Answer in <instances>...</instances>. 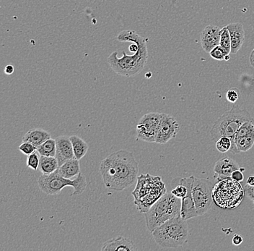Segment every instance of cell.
<instances>
[{"instance_id": "e0dca14e", "label": "cell", "mask_w": 254, "mask_h": 251, "mask_svg": "<svg viewBox=\"0 0 254 251\" xmlns=\"http://www.w3.org/2000/svg\"><path fill=\"white\" fill-rule=\"evenodd\" d=\"M240 167L237 162L230 157H224L216 162L214 167V171L216 175L222 178L231 177L232 173L236 169H239Z\"/></svg>"}, {"instance_id": "83f0119b", "label": "cell", "mask_w": 254, "mask_h": 251, "mask_svg": "<svg viewBox=\"0 0 254 251\" xmlns=\"http://www.w3.org/2000/svg\"><path fill=\"white\" fill-rule=\"evenodd\" d=\"M231 140L228 137H221L216 142V148L220 153H226L231 149Z\"/></svg>"}, {"instance_id": "d590c367", "label": "cell", "mask_w": 254, "mask_h": 251, "mask_svg": "<svg viewBox=\"0 0 254 251\" xmlns=\"http://www.w3.org/2000/svg\"><path fill=\"white\" fill-rule=\"evenodd\" d=\"M247 184L248 185L254 186V175L249 176V178L247 179Z\"/></svg>"}, {"instance_id": "44dd1931", "label": "cell", "mask_w": 254, "mask_h": 251, "mask_svg": "<svg viewBox=\"0 0 254 251\" xmlns=\"http://www.w3.org/2000/svg\"><path fill=\"white\" fill-rule=\"evenodd\" d=\"M73 150H74V157L78 160L83 158L88 151V144L82 138L77 136H72L70 138Z\"/></svg>"}, {"instance_id": "2e32d148", "label": "cell", "mask_w": 254, "mask_h": 251, "mask_svg": "<svg viewBox=\"0 0 254 251\" xmlns=\"http://www.w3.org/2000/svg\"><path fill=\"white\" fill-rule=\"evenodd\" d=\"M134 243L123 236L109 240L103 243L101 251H136Z\"/></svg>"}, {"instance_id": "4fadbf2b", "label": "cell", "mask_w": 254, "mask_h": 251, "mask_svg": "<svg viewBox=\"0 0 254 251\" xmlns=\"http://www.w3.org/2000/svg\"><path fill=\"white\" fill-rule=\"evenodd\" d=\"M221 29L217 25H207L200 36L201 45L204 52L209 53L211 51L220 45Z\"/></svg>"}, {"instance_id": "8d00e7d4", "label": "cell", "mask_w": 254, "mask_h": 251, "mask_svg": "<svg viewBox=\"0 0 254 251\" xmlns=\"http://www.w3.org/2000/svg\"><path fill=\"white\" fill-rule=\"evenodd\" d=\"M249 60H250L251 65H252V66L254 68V54L253 52H252V54H251L250 57H249Z\"/></svg>"}, {"instance_id": "5b68a950", "label": "cell", "mask_w": 254, "mask_h": 251, "mask_svg": "<svg viewBox=\"0 0 254 251\" xmlns=\"http://www.w3.org/2000/svg\"><path fill=\"white\" fill-rule=\"evenodd\" d=\"M182 199L175 196L171 192L162 195L145 214L146 225L150 233L160 225L180 215Z\"/></svg>"}, {"instance_id": "f1b7e54d", "label": "cell", "mask_w": 254, "mask_h": 251, "mask_svg": "<svg viewBox=\"0 0 254 251\" xmlns=\"http://www.w3.org/2000/svg\"><path fill=\"white\" fill-rule=\"evenodd\" d=\"M40 159H41V155L37 151H36L34 153L30 154L27 159V167L33 170H38L39 168Z\"/></svg>"}, {"instance_id": "d6a6232c", "label": "cell", "mask_w": 254, "mask_h": 251, "mask_svg": "<svg viewBox=\"0 0 254 251\" xmlns=\"http://www.w3.org/2000/svg\"><path fill=\"white\" fill-rule=\"evenodd\" d=\"M242 171L240 170V169H236V170L232 173L231 178L237 181V182H242L244 179V174H243Z\"/></svg>"}, {"instance_id": "5bb4252c", "label": "cell", "mask_w": 254, "mask_h": 251, "mask_svg": "<svg viewBox=\"0 0 254 251\" xmlns=\"http://www.w3.org/2000/svg\"><path fill=\"white\" fill-rule=\"evenodd\" d=\"M57 153L56 158L58 161L59 166H62L64 162L74 158V150L70 138L66 136H60L56 138Z\"/></svg>"}, {"instance_id": "484cf974", "label": "cell", "mask_w": 254, "mask_h": 251, "mask_svg": "<svg viewBox=\"0 0 254 251\" xmlns=\"http://www.w3.org/2000/svg\"><path fill=\"white\" fill-rule=\"evenodd\" d=\"M220 45L230 54L231 52V40H230L229 31L226 26L222 28L220 31Z\"/></svg>"}, {"instance_id": "52a82bcc", "label": "cell", "mask_w": 254, "mask_h": 251, "mask_svg": "<svg viewBox=\"0 0 254 251\" xmlns=\"http://www.w3.org/2000/svg\"><path fill=\"white\" fill-rule=\"evenodd\" d=\"M40 190L47 195L60 194L64 187L71 186L74 188L71 195L82 194L87 187V181L84 174L79 173L74 179L65 178L58 169L49 174H42L38 179Z\"/></svg>"}, {"instance_id": "277c9868", "label": "cell", "mask_w": 254, "mask_h": 251, "mask_svg": "<svg viewBox=\"0 0 254 251\" xmlns=\"http://www.w3.org/2000/svg\"><path fill=\"white\" fill-rule=\"evenodd\" d=\"M166 193L165 184L162 182L161 178L147 174L138 177L132 195L138 210L141 213H146Z\"/></svg>"}, {"instance_id": "cb8c5ba5", "label": "cell", "mask_w": 254, "mask_h": 251, "mask_svg": "<svg viewBox=\"0 0 254 251\" xmlns=\"http://www.w3.org/2000/svg\"><path fill=\"white\" fill-rule=\"evenodd\" d=\"M252 135H254V125L253 121H248L244 122V123L240 127L237 133H236V136H235V138L240 137V136H252ZM230 152L233 154H238L236 146H235V142L233 145L231 146Z\"/></svg>"}, {"instance_id": "8992f818", "label": "cell", "mask_w": 254, "mask_h": 251, "mask_svg": "<svg viewBox=\"0 0 254 251\" xmlns=\"http://www.w3.org/2000/svg\"><path fill=\"white\" fill-rule=\"evenodd\" d=\"M154 240L164 249H175L187 241L188 225L182 216L178 215L155 229L152 233Z\"/></svg>"}, {"instance_id": "30bf717a", "label": "cell", "mask_w": 254, "mask_h": 251, "mask_svg": "<svg viewBox=\"0 0 254 251\" xmlns=\"http://www.w3.org/2000/svg\"><path fill=\"white\" fill-rule=\"evenodd\" d=\"M162 113L150 112L142 116L136 125V140L147 143H155Z\"/></svg>"}, {"instance_id": "d4e9b609", "label": "cell", "mask_w": 254, "mask_h": 251, "mask_svg": "<svg viewBox=\"0 0 254 251\" xmlns=\"http://www.w3.org/2000/svg\"><path fill=\"white\" fill-rule=\"evenodd\" d=\"M209 54L212 58L218 61H222V60L228 61L230 59V53L222 48L220 45L214 47Z\"/></svg>"}, {"instance_id": "1f68e13d", "label": "cell", "mask_w": 254, "mask_h": 251, "mask_svg": "<svg viewBox=\"0 0 254 251\" xmlns=\"http://www.w3.org/2000/svg\"><path fill=\"white\" fill-rule=\"evenodd\" d=\"M244 193L248 198L254 201V186L246 184L244 186Z\"/></svg>"}, {"instance_id": "3957f363", "label": "cell", "mask_w": 254, "mask_h": 251, "mask_svg": "<svg viewBox=\"0 0 254 251\" xmlns=\"http://www.w3.org/2000/svg\"><path fill=\"white\" fill-rule=\"evenodd\" d=\"M248 121H253L252 116L246 108L235 104L230 110L225 112L217 119L210 130L212 141L217 142L221 137H228L231 140L232 146L234 144L235 136L240 127Z\"/></svg>"}, {"instance_id": "d6986e66", "label": "cell", "mask_w": 254, "mask_h": 251, "mask_svg": "<svg viewBox=\"0 0 254 251\" xmlns=\"http://www.w3.org/2000/svg\"><path fill=\"white\" fill-rule=\"evenodd\" d=\"M58 171L65 178L70 179L74 176L78 175L81 172L79 160L75 157L68 160L59 167Z\"/></svg>"}, {"instance_id": "ba28073f", "label": "cell", "mask_w": 254, "mask_h": 251, "mask_svg": "<svg viewBox=\"0 0 254 251\" xmlns=\"http://www.w3.org/2000/svg\"><path fill=\"white\" fill-rule=\"evenodd\" d=\"M244 189L231 177L222 179L212 189L214 202L223 209H234L244 198Z\"/></svg>"}, {"instance_id": "8fae6325", "label": "cell", "mask_w": 254, "mask_h": 251, "mask_svg": "<svg viewBox=\"0 0 254 251\" xmlns=\"http://www.w3.org/2000/svg\"><path fill=\"white\" fill-rule=\"evenodd\" d=\"M180 130V125L176 118L168 114H163L155 143L165 144L175 138Z\"/></svg>"}, {"instance_id": "9a60e30c", "label": "cell", "mask_w": 254, "mask_h": 251, "mask_svg": "<svg viewBox=\"0 0 254 251\" xmlns=\"http://www.w3.org/2000/svg\"><path fill=\"white\" fill-rule=\"evenodd\" d=\"M229 31L230 40H231V52L230 54H236L242 47L245 40V31L244 25L240 23H230L226 25Z\"/></svg>"}, {"instance_id": "7402d4cb", "label": "cell", "mask_w": 254, "mask_h": 251, "mask_svg": "<svg viewBox=\"0 0 254 251\" xmlns=\"http://www.w3.org/2000/svg\"><path fill=\"white\" fill-rule=\"evenodd\" d=\"M235 146L238 154L240 152H246L253 147L254 135L248 136H240L235 138Z\"/></svg>"}, {"instance_id": "7c38bea8", "label": "cell", "mask_w": 254, "mask_h": 251, "mask_svg": "<svg viewBox=\"0 0 254 251\" xmlns=\"http://www.w3.org/2000/svg\"><path fill=\"white\" fill-rule=\"evenodd\" d=\"M193 179H194L193 176L180 178V180L188 188V193L182 199V209H181V216L184 220L187 221L198 217L193 196H192V184H193Z\"/></svg>"}, {"instance_id": "4316f807", "label": "cell", "mask_w": 254, "mask_h": 251, "mask_svg": "<svg viewBox=\"0 0 254 251\" xmlns=\"http://www.w3.org/2000/svg\"><path fill=\"white\" fill-rule=\"evenodd\" d=\"M178 179H179V182H176V179L173 181V182L176 184V185H175L173 190H171V193H172L175 196L177 197V198L182 199V198H184V197L187 195V193H188V188H187V187L180 180V178Z\"/></svg>"}, {"instance_id": "e575fe53", "label": "cell", "mask_w": 254, "mask_h": 251, "mask_svg": "<svg viewBox=\"0 0 254 251\" xmlns=\"http://www.w3.org/2000/svg\"><path fill=\"white\" fill-rule=\"evenodd\" d=\"M4 73L7 75H12L14 73V67L12 65H7L4 68Z\"/></svg>"}, {"instance_id": "836d02e7", "label": "cell", "mask_w": 254, "mask_h": 251, "mask_svg": "<svg viewBox=\"0 0 254 251\" xmlns=\"http://www.w3.org/2000/svg\"><path fill=\"white\" fill-rule=\"evenodd\" d=\"M232 243L235 245V246H240L241 243H243V238L239 235H236L234 237H233V241H232Z\"/></svg>"}, {"instance_id": "ffe728a7", "label": "cell", "mask_w": 254, "mask_h": 251, "mask_svg": "<svg viewBox=\"0 0 254 251\" xmlns=\"http://www.w3.org/2000/svg\"><path fill=\"white\" fill-rule=\"evenodd\" d=\"M59 167L60 166L56 157L41 156L39 169L43 174H52L57 170Z\"/></svg>"}, {"instance_id": "74e56055", "label": "cell", "mask_w": 254, "mask_h": 251, "mask_svg": "<svg viewBox=\"0 0 254 251\" xmlns=\"http://www.w3.org/2000/svg\"><path fill=\"white\" fill-rule=\"evenodd\" d=\"M252 52H253V53L254 54V50L252 51Z\"/></svg>"}, {"instance_id": "f546056e", "label": "cell", "mask_w": 254, "mask_h": 251, "mask_svg": "<svg viewBox=\"0 0 254 251\" xmlns=\"http://www.w3.org/2000/svg\"><path fill=\"white\" fill-rule=\"evenodd\" d=\"M19 150L25 155H30V154L34 153L36 151V147L29 142H23L21 145L18 147Z\"/></svg>"}, {"instance_id": "ac0fdd59", "label": "cell", "mask_w": 254, "mask_h": 251, "mask_svg": "<svg viewBox=\"0 0 254 251\" xmlns=\"http://www.w3.org/2000/svg\"><path fill=\"white\" fill-rule=\"evenodd\" d=\"M51 138L50 133L43 129H32L27 132L23 137V142H29L36 149Z\"/></svg>"}, {"instance_id": "603a6c76", "label": "cell", "mask_w": 254, "mask_h": 251, "mask_svg": "<svg viewBox=\"0 0 254 251\" xmlns=\"http://www.w3.org/2000/svg\"><path fill=\"white\" fill-rule=\"evenodd\" d=\"M36 151L39 152L41 156L56 157V153H57L56 140L49 138L45 142L43 143L41 145H40L39 147H37Z\"/></svg>"}, {"instance_id": "9c48e42d", "label": "cell", "mask_w": 254, "mask_h": 251, "mask_svg": "<svg viewBox=\"0 0 254 251\" xmlns=\"http://www.w3.org/2000/svg\"><path fill=\"white\" fill-rule=\"evenodd\" d=\"M212 189L209 181L194 177L192 184V196L198 216L204 215L212 208L214 203Z\"/></svg>"}, {"instance_id": "7a4b0ae2", "label": "cell", "mask_w": 254, "mask_h": 251, "mask_svg": "<svg viewBox=\"0 0 254 251\" xmlns=\"http://www.w3.org/2000/svg\"><path fill=\"white\" fill-rule=\"evenodd\" d=\"M117 39L122 43H136L138 44L137 51L132 55H127L123 52L122 58H119L117 52H113L108 57V63L119 76L127 78L137 76L144 70L148 60L147 39L142 37L134 31L127 30L119 33Z\"/></svg>"}, {"instance_id": "6da1fadb", "label": "cell", "mask_w": 254, "mask_h": 251, "mask_svg": "<svg viewBox=\"0 0 254 251\" xmlns=\"http://www.w3.org/2000/svg\"><path fill=\"white\" fill-rule=\"evenodd\" d=\"M100 172L106 188L113 191H122L136 182L139 164L131 152L120 150L101 161Z\"/></svg>"}, {"instance_id": "4dcf8cb0", "label": "cell", "mask_w": 254, "mask_h": 251, "mask_svg": "<svg viewBox=\"0 0 254 251\" xmlns=\"http://www.w3.org/2000/svg\"><path fill=\"white\" fill-rule=\"evenodd\" d=\"M240 96V91L237 88H232L228 90L226 93V98L230 103H236Z\"/></svg>"}]
</instances>
